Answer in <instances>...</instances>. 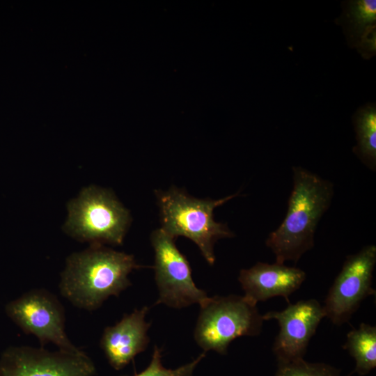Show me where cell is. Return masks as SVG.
Listing matches in <instances>:
<instances>
[{
  "instance_id": "obj_6",
  "label": "cell",
  "mask_w": 376,
  "mask_h": 376,
  "mask_svg": "<svg viewBox=\"0 0 376 376\" xmlns=\"http://www.w3.org/2000/svg\"><path fill=\"white\" fill-rule=\"evenodd\" d=\"M151 243L155 251V278L159 290L155 304L181 308L193 304H205L209 297L195 285L189 263L176 247L174 238L159 228L152 232Z\"/></svg>"
},
{
  "instance_id": "obj_2",
  "label": "cell",
  "mask_w": 376,
  "mask_h": 376,
  "mask_svg": "<svg viewBox=\"0 0 376 376\" xmlns=\"http://www.w3.org/2000/svg\"><path fill=\"white\" fill-rule=\"evenodd\" d=\"M140 267L132 255L91 244L68 258L59 290L75 306L94 311L130 286L128 274Z\"/></svg>"
},
{
  "instance_id": "obj_3",
  "label": "cell",
  "mask_w": 376,
  "mask_h": 376,
  "mask_svg": "<svg viewBox=\"0 0 376 376\" xmlns=\"http://www.w3.org/2000/svg\"><path fill=\"white\" fill-rule=\"evenodd\" d=\"M156 194L160 207L161 228L174 239L184 236L192 240L206 261L213 265L214 243L219 239L234 236L226 224L215 221L213 211L239 194L219 200L198 199L172 187L166 191H159Z\"/></svg>"
},
{
  "instance_id": "obj_13",
  "label": "cell",
  "mask_w": 376,
  "mask_h": 376,
  "mask_svg": "<svg viewBox=\"0 0 376 376\" xmlns=\"http://www.w3.org/2000/svg\"><path fill=\"white\" fill-rule=\"evenodd\" d=\"M343 348L355 361L354 372L366 375L376 368V327L361 323L347 334Z\"/></svg>"
},
{
  "instance_id": "obj_16",
  "label": "cell",
  "mask_w": 376,
  "mask_h": 376,
  "mask_svg": "<svg viewBox=\"0 0 376 376\" xmlns=\"http://www.w3.org/2000/svg\"><path fill=\"white\" fill-rule=\"evenodd\" d=\"M347 17L352 30L357 34L364 33L375 27L373 23L376 19V1L357 0L352 1L348 8Z\"/></svg>"
},
{
  "instance_id": "obj_14",
  "label": "cell",
  "mask_w": 376,
  "mask_h": 376,
  "mask_svg": "<svg viewBox=\"0 0 376 376\" xmlns=\"http://www.w3.org/2000/svg\"><path fill=\"white\" fill-rule=\"evenodd\" d=\"M354 127L357 144L356 155L371 171L376 170V110L368 106L356 114Z\"/></svg>"
},
{
  "instance_id": "obj_9",
  "label": "cell",
  "mask_w": 376,
  "mask_h": 376,
  "mask_svg": "<svg viewBox=\"0 0 376 376\" xmlns=\"http://www.w3.org/2000/svg\"><path fill=\"white\" fill-rule=\"evenodd\" d=\"M95 367L80 349L50 352L42 347L15 346L0 359V376H93Z\"/></svg>"
},
{
  "instance_id": "obj_15",
  "label": "cell",
  "mask_w": 376,
  "mask_h": 376,
  "mask_svg": "<svg viewBox=\"0 0 376 376\" xmlns=\"http://www.w3.org/2000/svg\"><path fill=\"white\" fill-rule=\"evenodd\" d=\"M274 376H342L335 367L322 362L311 363L304 359L278 363Z\"/></svg>"
},
{
  "instance_id": "obj_8",
  "label": "cell",
  "mask_w": 376,
  "mask_h": 376,
  "mask_svg": "<svg viewBox=\"0 0 376 376\" xmlns=\"http://www.w3.org/2000/svg\"><path fill=\"white\" fill-rule=\"evenodd\" d=\"M7 315L26 334L43 346L53 343L59 349L79 350L65 331V311L56 297L45 289H33L6 306Z\"/></svg>"
},
{
  "instance_id": "obj_7",
  "label": "cell",
  "mask_w": 376,
  "mask_h": 376,
  "mask_svg": "<svg viewBox=\"0 0 376 376\" xmlns=\"http://www.w3.org/2000/svg\"><path fill=\"white\" fill-rule=\"evenodd\" d=\"M376 246L368 244L346 257L324 301L325 317L336 325L347 322L368 297L375 294Z\"/></svg>"
},
{
  "instance_id": "obj_10",
  "label": "cell",
  "mask_w": 376,
  "mask_h": 376,
  "mask_svg": "<svg viewBox=\"0 0 376 376\" xmlns=\"http://www.w3.org/2000/svg\"><path fill=\"white\" fill-rule=\"evenodd\" d=\"M262 317L263 320H275L278 323L279 331L272 352L278 363H285L304 359L325 313L318 300L311 299L288 303L285 309L269 311Z\"/></svg>"
},
{
  "instance_id": "obj_5",
  "label": "cell",
  "mask_w": 376,
  "mask_h": 376,
  "mask_svg": "<svg viewBox=\"0 0 376 376\" xmlns=\"http://www.w3.org/2000/svg\"><path fill=\"white\" fill-rule=\"evenodd\" d=\"M65 230L91 244H121L130 221L128 211L108 190L91 186L68 204Z\"/></svg>"
},
{
  "instance_id": "obj_17",
  "label": "cell",
  "mask_w": 376,
  "mask_h": 376,
  "mask_svg": "<svg viewBox=\"0 0 376 376\" xmlns=\"http://www.w3.org/2000/svg\"><path fill=\"white\" fill-rule=\"evenodd\" d=\"M205 356V352H203L188 363L175 369H167L162 363V350L155 346L150 364L143 371L133 376H192L194 369Z\"/></svg>"
},
{
  "instance_id": "obj_12",
  "label": "cell",
  "mask_w": 376,
  "mask_h": 376,
  "mask_svg": "<svg viewBox=\"0 0 376 376\" xmlns=\"http://www.w3.org/2000/svg\"><path fill=\"white\" fill-rule=\"evenodd\" d=\"M148 306L125 314L115 325L104 329L100 347L109 364L116 370L125 367L145 350L149 338L150 323L146 321Z\"/></svg>"
},
{
  "instance_id": "obj_1",
  "label": "cell",
  "mask_w": 376,
  "mask_h": 376,
  "mask_svg": "<svg viewBox=\"0 0 376 376\" xmlns=\"http://www.w3.org/2000/svg\"><path fill=\"white\" fill-rule=\"evenodd\" d=\"M293 187L286 215L265 241L276 263H297L314 246L318 224L334 194L331 182L301 167L293 166Z\"/></svg>"
},
{
  "instance_id": "obj_11",
  "label": "cell",
  "mask_w": 376,
  "mask_h": 376,
  "mask_svg": "<svg viewBox=\"0 0 376 376\" xmlns=\"http://www.w3.org/2000/svg\"><path fill=\"white\" fill-rule=\"evenodd\" d=\"M306 274L301 269L278 263L258 262L249 269L240 272L238 281L244 297L257 305L274 297H282L288 303L289 297L305 281Z\"/></svg>"
},
{
  "instance_id": "obj_4",
  "label": "cell",
  "mask_w": 376,
  "mask_h": 376,
  "mask_svg": "<svg viewBox=\"0 0 376 376\" xmlns=\"http://www.w3.org/2000/svg\"><path fill=\"white\" fill-rule=\"evenodd\" d=\"M263 319L256 304L244 296L209 297L201 306L194 338L204 352L226 354L230 343L241 336H255L262 331Z\"/></svg>"
}]
</instances>
